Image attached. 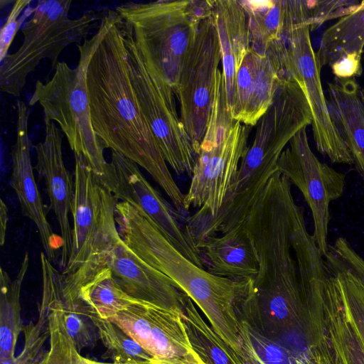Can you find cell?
Returning <instances> with one entry per match:
<instances>
[{
  "mask_svg": "<svg viewBox=\"0 0 364 364\" xmlns=\"http://www.w3.org/2000/svg\"><path fill=\"white\" fill-rule=\"evenodd\" d=\"M116 11H108L97 31L86 69L93 129L105 149L120 153L145 169L174 207L184 211V197L146 122L131 81L122 26Z\"/></svg>",
  "mask_w": 364,
  "mask_h": 364,
  "instance_id": "obj_1",
  "label": "cell"
},
{
  "mask_svg": "<svg viewBox=\"0 0 364 364\" xmlns=\"http://www.w3.org/2000/svg\"><path fill=\"white\" fill-rule=\"evenodd\" d=\"M115 220L125 244L146 264L167 276L197 304L215 333L226 343L239 336L237 305L245 282L218 277L181 253L139 208L118 201Z\"/></svg>",
  "mask_w": 364,
  "mask_h": 364,
  "instance_id": "obj_2",
  "label": "cell"
},
{
  "mask_svg": "<svg viewBox=\"0 0 364 364\" xmlns=\"http://www.w3.org/2000/svg\"><path fill=\"white\" fill-rule=\"evenodd\" d=\"M250 130V127L233 119L223 74L218 70L211 116L184 197L185 211L197 208L184 228L189 240L217 216L223 206L248 149Z\"/></svg>",
  "mask_w": 364,
  "mask_h": 364,
  "instance_id": "obj_3",
  "label": "cell"
},
{
  "mask_svg": "<svg viewBox=\"0 0 364 364\" xmlns=\"http://www.w3.org/2000/svg\"><path fill=\"white\" fill-rule=\"evenodd\" d=\"M212 9V0H159L129 2L115 11L131 29L149 73L175 94L200 23Z\"/></svg>",
  "mask_w": 364,
  "mask_h": 364,
  "instance_id": "obj_4",
  "label": "cell"
},
{
  "mask_svg": "<svg viewBox=\"0 0 364 364\" xmlns=\"http://www.w3.org/2000/svg\"><path fill=\"white\" fill-rule=\"evenodd\" d=\"M75 159L72 248L60 272L64 294L75 298L79 289L100 269L119 235L115 220L118 200L82 156Z\"/></svg>",
  "mask_w": 364,
  "mask_h": 364,
  "instance_id": "obj_5",
  "label": "cell"
},
{
  "mask_svg": "<svg viewBox=\"0 0 364 364\" xmlns=\"http://www.w3.org/2000/svg\"><path fill=\"white\" fill-rule=\"evenodd\" d=\"M96 41L95 33L77 45L80 59L75 68L58 62L49 80L37 81L28 104H40L45 124L56 122L75 156H82L104 181L108 166L105 147L92 127L86 85L87 65Z\"/></svg>",
  "mask_w": 364,
  "mask_h": 364,
  "instance_id": "obj_6",
  "label": "cell"
},
{
  "mask_svg": "<svg viewBox=\"0 0 364 364\" xmlns=\"http://www.w3.org/2000/svg\"><path fill=\"white\" fill-rule=\"evenodd\" d=\"M70 0L39 1L30 19L21 27L23 43L8 54L0 65V90L14 97L20 95L28 75L43 60L53 68L63 50L87 38L108 11H90L70 18Z\"/></svg>",
  "mask_w": 364,
  "mask_h": 364,
  "instance_id": "obj_7",
  "label": "cell"
},
{
  "mask_svg": "<svg viewBox=\"0 0 364 364\" xmlns=\"http://www.w3.org/2000/svg\"><path fill=\"white\" fill-rule=\"evenodd\" d=\"M309 1L299 0L291 24L286 33L282 59L285 77L294 79L303 89L311 112V129L316 147L332 162L353 164L352 156L329 114L323 89L321 67L310 38Z\"/></svg>",
  "mask_w": 364,
  "mask_h": 364,
  "instance_id": "obj_8",
  "label": "cell"
},
{
  "mask_svg": "<svg viewBox=\"0 0 364 364\" xmlns=\"http://www.w3.org/2000/svg\"><path fill=\"white\" fill-rule=\"evenodd\" d=\"M132 84L142 114L167 164L177 175L191 177L198 154L176 110L174 92L148 70L122 19Z\"/></svg>",
  "mask_w": 364,
  "mask_h": 364,
  "instance_id": "obj_9",
  "label": "cell"
},
{
  "mask_svg": "<svg viewBox=\"0 0 364 364\" xmlns=\"http://www.w3.org/2000/svg\"><path fill=\"white\" fill-rule=\"evenodd\" d=\"M220 61L219 39L211 16L200 23L175 90L181 121L198 155L211 116Z\"/></svg>",
  "mask_w": 364,
  "mask_h": 364,
  "instance_id": "obj_10",
  "label": "cell"
},
{
  "mask_svg": "<svg viewBox=\"0 0 364 364\" xmlns=\"http://www.w3.org/2000/svg\"><path fill=\"white\" fill-rule=\"evenodd\" d=\"M277 169L307 203L314 221L312 235L324 257L328 249L330 205L343 195L345 175L317 158L310 146L306 127L290 140L279 157Z\"/></svg>",
  "mask_w": 364,
  "mask_h": 364,
  "instance_id": "obj_11",
  "label": "cell"
},
{
  "mask_svg": "<svg viewBox=\"0 0 364 364\" xmlns=\"http://www.w3.org/2000/svg\"><path fill=\"white\" fill-rule=\"evenodd\" d=\"M304 332L313 364H364V348L328 271L324 289L307 304Z\"/></svg>",
  "mask_w": 364,
  "mask_h": 364,
  "instance_id": "obj_12",
  "label": "cell"
},
{
  "mask_svg": "<svg viewBox=\"0 0 364 364\" xmlns=\"http://www.w3.org/2000/svg\"><path fill=\"white\" fill-rule=\"evenodd\" d=\"M103 182L118 201L139 208L181 253L204 268L200 250L189 241L167 202L146 179L136 164L112 151Z\"/></svg>",
  "mask_w": 364,
  "mask_h": 364,
  "instance_id": "obj_13",
  "label": "cell"
},
{
  "mask_svg": "<svg viewBox=\"0 0 364 364\" xmlns=\"http://www.w3.org/2000/svg\"><path fill=\"white\" fill-rule=\"evenodd\" d=\"M108 320L155 359L175 358L194 351L181 311L138 301Z\"/></svg>",
  "mask_w": 364,
  "mask_h": 364,
  "instance_id": "obj_14",
  "label": "cell"
},
{
  "mask_svg": "<svg viewBox=\"0 0 364 364\" xmlns=\"http://www.w3.org/2000/svg\"><path fill=\"white\" fill-rule=\"evenodd\" d=\"M46 125L44 140L34 146L39 178L46 185L50 208L53 210L60 232V272L66 267L71 252L73 230L69 220L75 193V181L66 168L62 152V132L54 122Z\"/></svg>",
  "mask_w": 364,
  "mask_h": 364,
  "instance_id": "obj_15",
  "label": "cell"
},
{
  "mask_svg": "<svg viewBox=\"0 0 364 364\" xmlns=\"http://www.w3.org/2000/svg\"><path fill=\"white\" fill-rule=\"evenodd\" d=\"M105 267L132 297L181 311L185 294L175 287L170 278L139 257L120 236L107 252L100 269Z\"/></svg>",
  "mask_w": 364,
  "mask_h": 364,
  "instance_id": "obj_16",
  "label": "cell"
},
{
  "mask_svg": "<svg viewBox=\"0 0 364 364\" xmlns=\"http://www.w3.org/2000/svg\"><path fill=\"white\" fill-rule=\"evenodd\" d=\"M283 76L277 54L260 53L250 47L236 75L233 119L249 127L256 125L272 105Z\"/></svg>",
  "mask_w": 364,
  "mask_h": 364,
  "instance_id": "obj_17",
  "label": "cell"
},
{
  "mask_svg": "<svg viewBox=\"0 0 364 364\" xmlns=\"http://www.w3.org/2000/svg\"><path fill=\"white\" fill-rule=\"evenodd\" d=\"M42 297L40 304L46 314L48 332V347L21 364H119L103 363L82 356L68 332L63 308V277L42 252ZM123 364H155L154 361Z\"/></svg>",
  "mask_w": 364,
  "mask_h": 364,
  "instance_id": "obj_18",
  "label": "cell"
},
{
  "mask_svg": "<svg viewBox=\"0 0 364 364\" xmlns=\"http://www.w3.org/2000/svg\"><path fill=\"white\" fill-rule=\"evenodd\" d=\"M29 108L17 102L16 140L11 152V185L18 199L22 214L36 225L45 254L51 261L61 247L46 216L45 206L33 175L28 125Z\"/></svg>",
  "mask_w": 364,
  "mask_h": 364,
  "instance_id": "obj_19",
  "label": "cell"
},
{
  "mask_svg": "<svg viewBox=\"0 0 364 364\" xmlns=\"http://www.w3.org/2000/svg\"><path fill=\"white\" fill-rule=\"evenodd\" d=\"M198 248L204 267L213 275L242 282L254 280L258 274L257 255L244 221L208 237Z\"/></svg>",
  "mask_w": 364,
  "mask_h": 364,
  "instance_id": "obj_20",
  "label": "cell"
},
{
  "mask_svg": "<svg viewBox=\"0 0 364 364\" xmlns=\"http://www.w3.org/2000/svg\"><path fill=\"white\" fill-rule=\"evenodd\" d=\"M212 16L219 39L222 74L231 112L236 75L250 48L248 18L240 0H213Z\"/></svg>",
  "mask_w": 364,
  "mask_h": 364,
  "instance_id": "obj_21",
  "label": "cell"
},
{
  "mask_svg": "<svg viewBox=\"0 0 364 364\" xmlns=\"http://www.w3.org/2000/svg\"><path fill=\"white\" fill-rule=\"evenodd\" d=\"M360 91L355 77H336L327 85L326 99L331 118L364 182V102Z\"/></svg>",
  "mask_w": 364,
  "mask_h": 364,
  "instance_id": "obj_22",
  "label": "cell"
},
{
  "mask_svg": "<svg viewBox=\"0 0 364 364\" xmlns=\"http://www.w3.org/2000/svg\"><path fill=\"white\" fill-rule=\"evenodd\" d=\"M248 18L250 47L260 53L286 41L295 0H240Z\"/></svg>",
  "mask_w": 364,
  "mask_h": 364,
  "instance_id": "obj_23",
  "label": "cell"
},
{
  "mask_svg": "<svg viewBox=\"0 0 364 364\" xmlns=\"http://www.w3.org/2000/svg\"><path fill=\"white\" fill-rule=\"evenodd\" d=\"M364 48V1L353 13L339 18L323 33L316 52L321 68L348 54L362 56Z\"/></svg>",
  "mask_w": 364,
  "mask_h": 364,
  "instance_id": "obj_24",
  "label": "cell"
},
{
  "mask_svg": "<svg viewBox=\"0 0 364 364\" xmlns=\"http://www.w3.org/2000/svg\"><path fill=\"white\" fill-rule=\"evenodd\" d=\"M29 265L26 252L14 279L0 269V358H14L20 333L23 330L21 318L20 293Z\"/></svg>",
  "mask_w": 364,
  "mask_h": 364,
  "instance_id": "obj_25",
  "label": "cell"
},
{
  "mask_svg": "<svg viewBox=\"0 0 364 364\" xmlns=\"http://www.w3.org/2000/svg\"><path fill=\"white\" fill-rule=\"evenodd\" d=\"M181 316L193 349L206 364H246L207 324L186 294Z\"/></svg>",
  "mask_w": 364,
  "mask_h": 364,
  "instance_id": "obj_26",
  "label": "cell"
},
{
  "mask_svg": "<svg viewBox=\"0 0 364 364\" xmlns=\"http://www.w3.org/2000/svg\"><path fill=\"white\" fill-rule=\"evenodd\" d=\"M75 299H80L90 310L106 320L139 301L127 294L106 267L79 289Z\"/></svg>",
  "mask_w": 364,
  "mask_h": 364,
  "instance_id": "obj_27",
  "label": "cell"
},
{
  "mask_svg": "<svg viewBox=\"0 0 364 364\" xmlns=\"http://www.w3.org/2000/svg\"><path fill=\"white\" fill-rule=\"evenodd\" d=\"M86 306V305H85ZM85 316L95 326L98 338L112 363L154 361L155 358L116 323L101 318L86 306Z\"/></svg>",
  "mask_w": 364,
  "mask_h": 364,
  "instance_id": "obj_28",
  "label": "cell"
},
{
  "mask_svg": "<svg viewBox=\"0 0 364 364\" xmlns=\"http://www.w3.org/2000/svg\"><path fill=\"white\" fill-rule=\"evenodd\" d=\"M326 265L336 285L347 318L364 348V286L347 271Z\"/></svg>",
  "mask_w": 364,
  "mask_h": 364,
  "instance_id": "obj_29",
  "label": "cell"
},
{
  "mask_svg": "<svg viewBox=\"0 0 364 364\" xmlns=\"http://www.w3.org/2000/svg\"><path fill=\"white\" fill-rule=\"evenodd\" d=\"M62 300L65 326L77 349L80 351L92 346L98 336L95 326L85 314V304L80 299L65 296L63 290Z\"/></svg>",
  "mask_w": 364,
  "mask_h": 364,
  "instance_id": "obj_30",
  "label": "cell"
},
{
  "mask_svg": "<svg viewBox=\"0 0 364 364\" xmlns=\"http://www.w3.org/2000/svg\"><path fill=\"white\" fill-rule=\"evenodd\" d=\"M308 23L310 31L319 28L323 23L341 18L355 11L361 1L357 0H318L309 1Z\"/></svg>",
  "mask_w": 364,
  "mask_h": 364,
  "instance_id": "obj_31",
  "label": "cell"
},
{
  "mask_svg": "<svg viewBox=\"0 0 364 364\" xmlns=\"http://www.w3.org/2000/svg\"><path fill=\"white\" fill-rule=\"evenodd\" d=\"M30 3L31 1L28 0H18L14 2L6 21L1 28L0 63L8 55L11 43L24 21L33 14L35 7L28 6Z\"/></svg>",
  "mask_w": 364,
  "mask_h": 364,
  "instance_id": "obj_32",
  "label": "cell"
},
{
  "mask_svg": "<svg viewBox=\"0 0 364 364\" xmlns=\"http://www.w3.org/2000/svg\"><path fill=\"white\" fill-rule=\"evenodd\" d=\"M361 57L357 54H348L333 63L331 68L336 77L346 79L360 76L363 72Z\"/></svg>",
  "mask_w": 364,
  "mask_h": 364,
  "instance_id": "obj_33",
  "label": "cell"
},
{
  "mask_svg": "<svg viewBox=\"0 0 364 364\" xmlns=\"http://www.w3.org/2000/svg\"><path fill=\"white\" fill-rule=\"evenodd\" d=\"M155 364H206L195 350L185 356L170 359H155Z\"/></svg>",
  "mask_w": 364,
  "mask_h": 364,
  "instance_id": "obj_34",
  "label": "cell"
},
{
  "mask_svg": "<svg viewBox=\"0 0 364 364\" xmlns=\"http://www.w3.org/2000/svg\"><path fill=\"white\" fill-rule=\"evenodd\" d=\"M7 222L8 208L1 199L0 202V245L1 246H3L5 242Z\"/></svg>",
  "mask_w": 364,
  "mask_h": 364,
  "instance_id": "obj_35",
  "label": "cell"
},
{
  "mask_svg": "<svg viewBox=\"0 0 364 364\" xmlns=\"http://www.w3.org/2000/svg\"><path fill=\"white\" fill-rule=\"evenodd\" d=\"M0 364H17L16 363V357L0 358Z\"/></svg>",
  "mask_w": 364,
  "mask_h": 364,
  "instance_id": "obj_36",
  "label": "cell"
}]
</instances>
